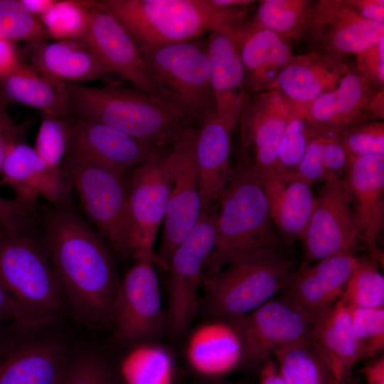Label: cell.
Returning a JSON list of instances; mask_svg holds the SVG:
<instances>
[{
    "instance_id": "cell-1",
    "label": "cell",
    "mask_w": 384,
    "mask_h": 384,
    "mask_svg": "<svg viewBox=\"0 0 384 384\" xmlns=\"http://www.w3.org/2000/svg\"><path fill=\"white\" fill-rule=\"evenodd\" d=\"M40 238L76 321L91 328L112 324L120 279L106 245L70 203L41 205Z\"/></svg>"
},
{
    "instance_id": "cell-11",
    "label": "cell",
    "mask_w": 384,
    "mask_h": 384,
    "mask_svg": "<svg viewBox=\"0 0 384 384\" xmlns=\"http://www.w3.org/2000/svg\"><path fill=\"white\" fill-rule=\"evenodd\" d=\"M297 105L275 90L247 95L238 123L240 163L260 180L276 176L279 141Z\"/></svg>"
},
{
    "instance_id": "cell-20",
    "label": "cell",
    "mask_w": 384,
    "mask_h": 384,
    "mask_svg": "<svg viewBox=\"0 0 384 384\" xmlns=\"http://www.w3.org/2000/svg\"><path fill=\"white\" fill-rule=\"evenodd\" d=\"M191 370L208 379L221 378L244 363L240 335L232 321L210 317L191 330L185 345Z\"/></svg>"
},
{
    "instance_id": "cell-12",
    "label": "cell",
    "mask_w": 384,
    "mask_h": 384,
    "mask_svg": "<svg viewBox=\"0 0 384 384\" xmlns=\"http://www.w3.org/2000/svg\"><path fill=\"white\" fill-rule=\"evenodd\" d=\"M198 131L193 127L186 129L172 144L169 155L172 186L157 254L166 270L173 252L193 228L202 210L196 161Z\"/></svg>"
},
{
    "instance_id": "cell-32",
    "label": "cell",
    "mask_w": 384,
    "mask_h": 384,
    "mask_svg": "<svg viewBox=\"0 0 384 384\" xmlns=\"http://www.w3.org/2000/svg\"><path fill=\"white\" fill-rule=\"evenodd\" d=\"M260 181L270 218L283 243L290 245L301 240L316 199L310 186L299 180L284 181L277 176Z\"/></svg>"
},
{
    "instance_id": "cell-9",
    "label": "cell",
    "mask_w": 384,
    "mask_h": 384,
    "mask_svg": "<svg viewBox=\"0 0 384 384\" xmlns=\"http://www.w3.org/2000/svg\"><path fill=\"white\" fill-rule=\"evenodd\" d=\"M217 211L201 210L199 218L173 252L169 264L167 330L174 338L186 334L199 308L198 291L215 246Z\"/></svg>"
},
{
    "instance_id": "cell-56",
    "label": "cell",
    "mask_w": 384,
    "mask_h": 384,
    "mask_svg": "<svg viewBox=\"0 0 384 384\" xmlns=\"http://www.w3.org/2000/svg\"><path fill=\"white\" fill-rule=\"evenodd\" d=\"M212 2L217 6H248L256 2L252 0H212Z\"/></svg>"
},
{
    "instance_id": "cell-27",
    "label": "cell",
    "mask_w": 384,
    "mask_h": 384,
    "mask_svg": "<svg viewBox=\"0 0 384 384\" xmlns=\"http://www.w3.org/2000/svg\"><path fill=\"white\" fill-rule=\"evenodd\" d=\"M196 144V161L202 210L218 202L231 171L232 132L217 115L208 112L200 126Z\"/></svg>"
},
{
    "instance_id": "cell-14",
    "label": "cell",
    "mask_w": 384,
    "mask_h": 384,
    "mask_svg": "<svg viewBox=\"0 0 384 384\" xmlns=\"http://www.w3.org/2000/svg\"><path fill=\"white\" fill-rule=\"evenodd\" d=\"M315 319L284 293L230 321L240 335L244 363L262 366L274 350L309 339Z\"/></svg>"
},
{
    "instance_id": "cell-3",
    "label": "cell",
    "mask_w": 384,
    "mask_h": 384,
    "mask_svg": "<svg viewBox=\"0 0 384 384\" xmlns=\"http://www.w3.org/2000/svg\"><path fill=\"white\" fill-rule=\"evenodd\" d=\"M33 229L0 227V282L16 311V321L35 328L58 320L65 296L41 241Z\"/></svg>"
},
{
    "instance_id": "cell-58",
    "label": "cell",
    "mask_w": 384,
    "mask_h": 384,
    "mask_svg": "<svg viewBox=\"0 0 384 384\" xmlns=\"http://www.w3.org/2000/svg\"><path fill=\"white\" fill-rule=\"evenodd\" d=\"M332 384H343V383H341V382H338V381L334 380Z\"/></svg>"
},
{
    "instance_id": "cell-29",
    "label": "cell",
    "mask_w": 384,
    "mask_h": 384,
    "mask_svg": "<svg viewBox=\"0 0 384 384\" xmlns=\"http://www.w3.org/2000/svg\"><path fill=\"white\" fill-rule=\"evenodd\" d=\"M68 363L54 341L0 345V384H58Z\"/></svg>"
},
{
    "instance_id": "cell-31",
    "label": "cell",
    "mask_w": 384,
    "mask_h": 384,
    "mask_svg": "<svg viewBox=\"0 0 384 384\" xmlns=\"http://www.w3.org/2000/svg\"><path fill=\"white\" fill-rule=\"evenodd\" d=\"M0 96L40 113L68 119L67 82L49 76L21 60L0 77Z\"/></svg>"
},
{
    "instance_id": "cell-22",
    "label": "cell",
    "mask_w": 384,
    "mask_h": 384,
    "mask_svg": "<svg viewBox=\"0 0 384 384\" xmlns=\"http://www.w3.org/2000/svg\"><path fill=\"white\" fill-rule=\"evenodd\" d=\"M358 259L353 251H348L299 268L284 293L300 308L316 317L341 298Z\"/></svg>"
},
{
    "instance_id": "cell-43",
    "label": "cell",
    "mask_w": 384,
    "mask_h": 384,
    "mask_svg": "<svg viewBox=\"0 0 384 384\" xmlns=\"http://www.w3.org/2000/svg\"><path fill=\"white\" fill-rule=\"evenodd\" d=\"M58 384H117L105 358L90 353L68 361Z\"/></svg>"
},
{
    "instance_id": "cell-19",
    "label": "cell",
    "mask_w": 384,
    "mask_h": 384,
    "mask_svg": "<svg viewBox=\"0 0 384 384\" xmlns=\"http://www.w3.org/2000/svg\"><path fill=\"white\" fill-rule=\"evenodd\" d=\"M71 121L73 134L66 154L115 171H128L144 162L160 148L105 124Z\"/></svg>"
},
{
    "instance_id": "cell-8",
    "label": "cell",
    "mask_w": 384,
    "mask_h": 384,
    "mask_svg": "<svg viewBox=\"0 0 384 384\" xmlns=\"http://www.w3.org/2000/svg\"><path fill=\"white\" fill-rule=\"evenodd\" d=\"M159 97L192 127L215 108L207 44L198 38L142 53Z\"/></svg>"
},
{
    "instance_id": "cell-7",
    "label": "cell",
    "mask_w": 384,
    "mask_h": 384,
    "mask_svg": "<svg viewBox=\"0 0 384 384\" xmlns=\"http://www.w3.org/2000/svg\"><path fill=\"white\" fill-rule=\"evenodd\" d=\"M133 38L142 53L194 40L216 25L212 0H100Z\"/></svg>"
},
{
    "instance_id": "cell-36",
    "label": "cell",
    "mask_w": 384,
    "mask_h": 384,
    "mask_svg": "<svg viewBox=\"0 0 384 384\" xmlns=\"http://www.w3.org/2000/svg\"><path fill=\"white\" fill-rule=\"evenodd\" d=\"M316 129L305 117L302 106L298 105L279 141L276 176L287 180L295 174Z\"/></svg>"
},
{
    "instance_id": "cell-47",
    "label": "cell",
    "mask_w": 384,
    "mask_h": 384,
    "mask_svg": "<svg viewBox=\"0 0 384 384\" xmlns=\"http://www.w3.org/2000/svg\"><path fill=\"white\" fill-rule=\"evenodd\" d=\"M350 159L341 142L340 132L326 129L322 146V161L326 172L342 178Z\"/></svg>"
},
{
    "instance_id": "cell-54",
    "label": "cell",
    "mask_w": 384,
    "mask_h": 384,
    "mask_svg": "<svg viewBox=\"0 0 384 384\" xmlns=\"http://www.w3.org/2000/svg\"><path fill=\"white\" fill-rule=\"evenodd\" d=\"M368 120L383 121L384 90L378 91L370 101L367 111Z\"/></svg>"
},
{
    "instance_id": "cell-33",
    "label": "cell",
    "mask_w": 384,
    "mask_h": 384,
    "mask_svg": "<svg viewBox=\"0 0 384 384\" xmlns=\"http://www.w3.org/2000/svg\"><path fill=\"white\" fill-rule=\"evenodd\" d=\"M130 344L119 363L124 384H176V358L168 346L156 340Z\"/></svg>"
},
{
    "instance_id": "cell-2",
    "label": "cell",
    "mask_w": 384,
    "mask_h": 384,
    "mask_svg": "<svg viewBox=\"0 0 384 384\" xmlns=\"http://www.w3.org/2000/svg\"><path fill=\"white\" fill-rule=\"evenodd\" d=\"M68 119L105 124L156 147L171 146L189 125L166 102L119 84L67 82Z\"/></svg>"
},
{
    "instance_id": "cell-23",
    "label": "cell",
    "mask_w": 384,
    "mask_h": 384,
    "mask_svg": "<svg viewBox=\"0 0 384 384\" xmlns=\"http://www.w3.org/2000/svg\"><path fill=\"white\" fill-rule=\"evenodd\" d=\"M209 33L207 53L215 110L233 132L248 95L244 69L234 40L218 30Z\"/></svg>"
},
{
    "instance_id": "cell-26",
    "label": "cell",
    "mask_w": 384,
    "mask_h": 384,
    "mask_svg": "<svg viewBox=\"0 0 384 384\" xmlns=\"http://www.w3.org/2000/svg\"><path fill=\"white\" fill-rule=\"evenodd\" d=\"M349 67L345 58L331 55H294L266 90H277L304 105L336 87Z\"/></svg>"
},
{
    "instance_id": "cell-10",
    "label": "cell",
    "mask_w": 384,
    "mask_h": 384,
    "mask_svg": "<svg viewBox=\"0 0 384 384\" xmlns=\"http://www.w3.org/2000/svg\"><path fill=\"white\" fill-rule=\"evenodd\" d=\"M316 197L313 212L301 238L304 254L299 268L353 251L362 240L351 197L342 178L327 174Z\"/></svg>"
},
{
    "instance_id": "cell-4",
    "label": "cell",
    "mask_w": 384,
    "mask_h": 384,
    "mask_svg": "<svg viewBox=\"0 0 384 384\" xmlns=\"http://www.w3.org/2000/svg\"><path fill=\"white\" fill-rule=\"evenodd\" d=\"M215 241L204 278L252 252L283 247L270 216L260 179L241 163L231 169L218 201Z\"/></svg>"
},
{
    "instance_id": "cell-39",
    "label": "cell",
    "mask_w": 384,
    "mask_h": 384,
    "mask_svg": "<svg viewBox=\"0 0 384 384\" xmlns=\"http://www.w3.org/2000/svg\"><path fill=\"white\" fill-rule=\"evenodd\" d=\"M39 20L55 41L80 39L87 27L88 13L83 1L55 0Z\"/></svg>"
},
{
    "instance_id": "cell-18",
    "label": "cell",
    "mask_w": 384,
    "mask_h": 384,
    "mask_svg": "<svg viewBox=\"0 0 384 384\" xmlns=\"http://www.w3.org/2000/svg\"><path fill=\"white\" fill-rule=\"evenodd\" d=\"M0 175L14 198L32 210H38L40 196L53 206L71 203L73 187L61 168L49 164L23 139L9 148Z\"/></svg>"
},
{
    "instance_id": "cell-5",
    "label": "cell",
    "mask_w": 384,
    "mask_h": 384,
    "mask_svg": "<svg viewBox=\"0 0 384 384\" xmlns=\"http://www.w3.org/2000/svg\"><path fill=\"white\" fill-rule=\"evenodd\" d=\"M294 262L283 247L241 257L203 279L204 307L210 317L235 321L281 289L295 273Z\"/></svg>"
},
{
    "instance_id": "cell-41",
    "label": "cell",
    "mask_w": 384,
    "mask_h": 384,
    "mask_svg": "<svg viewBox=\"0 0 384 384\" xmlns=\"http://www.w3.org/2000/svg\"><path fill=\"white\" fill-rule=\"evenodd\" d=\"M346 307L363 358L374 357L384 347V306L360 307L346 305Z\"/></svg>"
},
{
    "instance_id": "cell-21",
    "label": "cell",
    "mask_w": 384,
    "mask_h": 384,
    "mask_svg": "<svg viewBox=\"0 0 384 384\" xmlns=\"http://www.w3.org/2000/svg\"><path fill=\"white\" fill-rule=\"evenodd\" d=\"M343 180L355 200L362 240L370 257L383 260L376 242L384 222V155L351 158Z\"/></svg>"
},
{
    "instance_id": "cell-45",
    "label": "cell",
    "mask_w": 384,
    "mask_h": 384,
    "mask_svg": "<svg viewBox=\"0 0 384 384\" xmlns=\"http://www.w3.org/2000/svg\"><path fill=\"white\" fill-rule=\"evenodd\" d=\"M355 56L356 68L366 82L377 91L384 90V38Z\"/></svg>"
},
{
    "instance_id": "cell-24",
    "label": "cell",
    "mask_w": 384,
    "mask_h": 384,
    "mask_svg": "<svg viewBox=\"0 0 384 384\" xmlns=\"http://www.w3.org/2000/svg\"><path fill=\"white\" fill-rule=\"evenodd\" d=\"M22 56L35 69L65 82L108 81L112 75L82 38L28 43Z\"/></svg>"
},
{
    "instance_id": "cell-15",
    "label": "cell",
    "mask_w": 384,
    "mask_h": 384,
    "mask_svg": "<svg viewBox=\"0 0 384 384\" xmlns=\"http://www.w3.org/2000/svg\"><path fill=\"white\" fill-rule=\"evenodd\" d=\"M171 147L157 149L129 171L130 211L137 233L134 260H149L165 270L154 247L172 186L168 165Z\"/></svg>"
},
{
    "instance_id": "cell-51",
    "label": "cell",
    "mask_w": 384,
    "mask_h": 384,
    "mask_svg": "<svg viewBox=\"0 0 384 384\" xmlns=\"http://www.w3.org/2000/svg\"><path fill=\"white\" fill-rule=\"evenodd\" d=\"M361 372L366 384H384V357L374 360L365 366Z\"/></svg>"
},
{
    "instance_id": "cell-13",
    "label": "cell",
    "mask_w": 384,
    "mask_h": 384,
    "mask_svg": "<svg viewBox=\"0 0 384 384\" xmlns=\"http://www.w3.org/2000/svg\"><path fill=\"white\" fill-rule=\"evenodd\" d=\"M134 261L119 281L112 321L115 336L129 344L155 340L167 329L154 263L146 259Z\"/></svg>"
},
{
    "instance_id": "cell-30",
    "label": "cell",
    "mask_w": 384,
    "mask_h": 384,
    "mask_svg": "<svg viewBox=\"0 0 384 384\" xmlns=\"http://www.w3.org/2000/svg\"><path fill=\"white\" fill-rule=\"evenodd\" d=\"M309 340L338 382L343 383L351 368L363 359L349 314L341 299L316 316Z\"/></svg>"
},
{
    "instance_id": "cell-42",
    "label": "cell",
    "mask_w": 384,
    "mask_h": 384,
    "mask_svg": "<svg viewBox=\"0 0 384 384\" xmlns=\"http://www.w3.org/2000/svg\"><path fill=\"white\" fill-rule=\"evenodd\" d=\"M340 135L350 158L384 155L383 121H363L340 132Z\"/></svg>"
},
{
    "instance_id": "cell-25",
    "label": "cell",
    "mask_w": 384,
    "mask_h": 384,
    "mask_svg": "<svg viewBox=\"0 0 384 384\" xmlns=\"http://www.w3.org/2000/svg\"><path fill=\"white\" fill-rule=\"evenodd\" d=\"M378 92L366 82L356 66L350 65L336 87L301 106L314 127L341 132L368 120V108Z\"/></svg>"
},
{
    "instance_id": "cell-37",
    "label": "cell",
    "mask_w": 384,
    "mask_h": 384,
    "mask_svg": "<svg viewBox=\"0 0 384 384\" xmlns=\"http://www.w3.org/2000/svg\"><path fill=\"white\" fill-rule=\"evenodd\" d=\"M340 299L345 305L384 306V277L375 259H358Z\"/></svg>"
},
{
    "instance_id": "cell-28",
    "label": "cell",
    "mask_w": 384,
    "mask_h": 384,
    "mask_svg": "<svg viewBox=\"0 0 384 384\" xmlns=\"http://www.w3.org/2000/svg\"><path fill=\"white\" fill-rule=\"evenodd\" d=\"M234 41L248 95L266 91L294 55L289 40L250 21Z\"/></svg>"
},
{
    "instance_id": "cell-55",
    "label": "cell",
    "mask_w": 384,
    "mask_h": 384,
    "mask_svg": "<svg viewBox=\"0 0 384 384\" xmlns=\"http://www.w3.org/2000/svg\"><path fill=\"white\" fill-rule=\"evenodd\" d=\"M24 6L38 19L54 4L55 0H20Z\"/></svg>"
},
{
    "instance_id": "cell-44",
    "label": "cell",
    "mask_w": 384,
    "mask_h": 384,
    "mask_svg": "<svg viewBox=\"0 0 384 384\" xmlns=\"http://www.w3.org/2000/svg\"><path fill=\"white\" fill-rule=\"evenodd\" d=\"M326 129L316 127L304 155L294 175L287 180H299L309 186L324 182L327 173L322 161V146Z\"/></svg>"
},
{
    "instance_id": "cell-38",
    "label": "cell",
    "mask_w": 384,
    "mask_h": 384,
    "mask_svg": "<svg viewBox=\"0 0 384 384\" xmlns=\"http://www.w3.org/2000/svg\"><path fill=\"white\" fill-rule=\"evenodd\" d=\"M49 37L40 20L20 0H0V38L28 43Z\"/></svg>"
},
{
    "instance_id": "cell-16",
    "label": "cell",
    "mask_w": 384,
    "mask_h": 384,
    "mask_svg": "<svg viewBox=\"0 0 384 384\" xmlns=\"http://www.w3.org/2000/svg\"><path fill=\"white\" fill-rule=\"evenodd\" d=\"M83 1L88 20L81 38L112 74L159 98L143 55L126 28L100 1Z\"/></svg>"
},
{
    "instance_id": "cell-49",
    "label": "cell",
    "mask_w": 384,
    "mask_h": 384,
    "mask_svg": "<svg viewBox=\"0 0 384 384\" xmlns=\"http://www.w3.org/2000/svg\"><path fill=\"white\" fill-rule=\"evenodd\" d=\"M361 18L377 23H384L383 0H343Z\"/></svg>"
},
{
    "instance_id": "cell-40",
    "label": "cell",
    "mask_w": 384,
    "mask_h": 384,
    "mask_svg": "<svg viewBox=\"0 0 384 384\" xmlns=\"http://www.w3.org/2000/svg\"><path fill=\"white\" fill-rule=\"evenodd\" d=\"M36 136V152L49 164L61 168L73 134V122L68 119L41 113Z\"/></svg>"
},
{
    "instance_id": "cell-35",
    "label": "cell",
    "mask_w": 384,
    "mask_h": 384,
    "mask_svg": "<svg viewBox=\"0 0 384 384\" xmlns=\"http://www.w3.org/2000/svg\"><path fill=\"white\" fill-rule=\"evenodd\" d=\"M250 21L287 40L299 41L309 23L314 1L262 0Z\"/></svg>"
},
{
    "instance_id": "cell-50",
    "label": "cell",
    "mask_w": 384,
    "mask_h": 384,
    "mask_svg": "<svg viewBox=\"0 0 384 384\" xmlns=\"http://www.w3.org/2000/svg\"><path fill=\"white\" fill-rule=\"evenodd\" d=\"M21 60L14 42L0 38V77L11 70Z\"/></svg>"
},
{
    "instance_id": "cell-46",
    "label": "cell",
    "mask_w": 384,
    "mask_h": 384,
    "mask_svg": "<svg viewBox=\"0 0 384 384\" xmlns=\"http://www.w3.org/2000/svg\"><path fill=\"white\" fill-rule=\"evenodd\" d=\"M38 210H32L14 198L0 196V227L14 232L33 229L38 224Z\"/></svg>"
},
{
    "instance_id": "cell-53",
    "label": "cell",
    "mask_w": 384,
    "mask_h": 384,
    "mask_svg": "<svg viewBox=\"0 0 384 384\" xmlns=\"http://www.w3.org/2000/svg\"><path fill=\"white\" fill-rule=\"evenodd\" d=\"M260 384H285L272 357L267 359L261 366Z\"/></svg>"
},
{
    "instance_id": "cell-6",
    "label": "cell",
    "mask_w": 384,
    "mask_h": 384,
    "mask_svg": "<svg viewBox=\"0 0 384 384\" xmlns=\"http://www.w3.org/2000/svg\"><path fill=\"white\" fill-rule=\"evenodd\" d=\"M61 169L76 191L82 210L124 260H134L137 233L129 206L128 171H118L66 154Z\"/></svg>"
},
{
    "instance_id": "cell-17",
    "label": "cell",
    "mask_w": 384,
    "mask_h": 384,
    "mask_svg": "<svg viewBox=\"0 0 384 384\" xmlns=\"http://www.w3.org/2000/svg\"><path fill=\"white\" fill-rule=\"evenodd\" d=\"M303 36L308 39L310 52L346 58L383 38L384 23L361 18L343 0H319Z\"/></svg>"
},
{
    "instance_id": "cell-57",
    "label": "cell",
    "mask_w": 384,
    "mask_h": 384,
    "mask_svg": "<svg viewBox=\"0 0 384 384\" xmlns=\"http://www.w3.org/2000/svg\"><path fill=\"white\" fill-rule=\"evenodd\" d=\"M206 384H234V383H220V382H213L210 383H206Z\"/></svg>"
},
{
    "instance_id": "cell-48",
    "label": "cell",
    "mask_w": 384,
    "mask_h": 384,
    "mask_svg": "<svg viewBox=\"0 0 384 384\" xmlns=\"http://www.w3.org/2000/svg\"><path fill=\"white\" fill-rule=\"evenodd\" d=\"M8 103L0 96V174L3 163L10 146L23 139L26 124L16 125L7 112Z\"/></svg>"
},
{
    "instance_id": "cell-52",
    "label": "cell",
    "mask_w": 384,
    "mask_h": 384,
    "mask_svg": "<svg viewBox=\"0 0 384 384\" xmlns=\"http://www.w3.org/2000/svg\"><path fill=\"white\" fill-rule=\"evenodd\" d=\"M16 320V311L13 300L0 282V326L9 319Z\"/></svg>"
},
{
    "instance_id": "cell-34",
    "label": "cell",
    "mask_w": 384,
    "mask_h": 384,
    "mask_svg": "<svg viewBox=\"0 0 384 384\" xmlns=\"http://www.w3.org/2000/svg\"><path fill=\"white\" fill-rule=\"evenodd\" d=\"M272 355L285 384H332L334 380L309 339L276 349Z\"/></svg>"
}]
</instances>
